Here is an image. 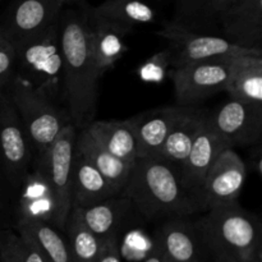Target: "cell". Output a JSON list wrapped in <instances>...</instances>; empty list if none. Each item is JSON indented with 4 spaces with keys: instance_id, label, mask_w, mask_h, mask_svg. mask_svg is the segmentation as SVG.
I'll list each match as a JSON object with an SVG mask.
<instances>
[{
    "instance_id": "6da1fadb",
    "label": "cell",
    "mask_w": 262,
    "mask_h": 262,
    "mask_svg": "<svg viewBox=\"0 0 262 262\" xmlns=\"http://www.w3.org/2000/svg\"><path fill=\"white\" fill-rule=\"evenodd\" d=\"M61 82L68 117L76 128L84 129L94 122L97 104V82L101 76L91 49L89 15L74 10L60 17Z\"/></svg>"
},
{
    "instance_id": "7a4b0ae2",
    "label": "cell",
    "mask_w": 262,
    "mask_h": 262,
    "mask_svg": "<svg viewBox=\"0 0 262 262\" xmlns=\"http://www.w3.org/2000/svg\"><path fill=\"white\" fill-rule=\"evenodd\" d=\"M120 193L147 219H178L200 210L182 184L178 169L161 158L137 159Z\"/></svg>"
},
{
    "instance_id": "3957f363",
    "label": "cell",
    "mask_w": 262,
    "mask_h": 262,
    "mask_svg": "<svg viewBox=\"0 0 262 262\" xmlns=\"http://www.w3.org/2000/svg\"><path fill=\"white\" fill-rule=\"evenodd\" d=\"M199 230L215 262H251L262 252L260 224L237 202L209 210Z\"/></svg>"
},
{
    "instance_id": "277c9868",
    "label": "cell",
    "mask_w": 262,
    "mask_h": 262,
    "mask_svg": "<svg viewBox=\"0 0 262 262\" xmlns=\"http://www.w3.org/2000/svg\"><path fill=\"white\" fill-rule=\"evenodd\" d=\"M9 84V95L37 158L49 150L71 119L46 92L33 89L15 74Z\"/></svg>"
},
{
    "instance_id": "5b68a950",
    "label": "cell",
    "mask_w": 262,
    "mask_h": 262,
    "mask_svg": "<svg viewBox=\"0 0 262 262\" xmlns=\"http://www.w3.org/2000/svg\"><path fill=\"white\" fill-rule=\"evenodd\" d=\"M15 50V76L48 94L61 82L60 18L45 32L20 43Z\"/></svg>"
},
{
    "instance_id": "8992f818",
    "label": "cell",
    "mask_w": 262,
    "mask_h": 262,
    "mask_svg": "<svg viewBox=\"0 0 262 262\" xmlns=\"http://www.w3.org/2000/svg\"><path fill=\"white\" fill-rule=\"evenodd\" d=\"M158 35L168 42L166 51L173 69L210 59L262 54L261 50L239 48L222 36L193 32L174 22L166 23Z\"/></svg>"
},
{
    "instance_id": "52a82bcc",
    "label": "cell",
    "mask_w": 262,
    "mask_h": 262,
    "mask_svg": "<svg viewBox=\"0 0 262 262\" xmlns=\"http://www.w3.org/2000/svg\"><path fill=\"white\" fill-rule=\"evenodd\" d=\"M76 137L77 128L69 123L49 150L36 158V168L45 177L55 200L56 211L53 225L60 230L66 228L72 209L71 179Z\"/></svg>"
},
{
    "instance_id": "ba28073f",
    "label": "cell",
    "mask_w": 262,
    "mask_h": 262,
    "mask_svg": "<svg viewBox=\"0 0 262 262\" xmlns=\"http://www.w3.org/2000/svg\"><path fill=\"white\" fill-rule=\"evenodd\" d=\"M234 58L210 59L173 69L170 77L177 105L193 106L207 97L224 92Z\"/></svg>"
},
{
    "instance_id": "9c48e42d",
    "label": "cell",
    "mask_w": 262,
    "mask_h": 262,
    "mask_svg": "<svg viewBox=\"0 0 262 262\" xmlns=\"http://www.w3.org/2000/svg\"><path fill=\"white\" fill-rule=\"evenodd\" d=\"M32 156V146L19 113L9 92L0 91V160L13 183H22Z\"/></svg>"
},
{
    "instance_id": "30bf717a",
    "label": "cell",
    "mask_w": 262,
    "mask_h": 262,
    "mask_svg": "<svg viewBox=\"0 0 262 262\" xmlns=\"http://www.w3.org/2000/svg\"><path fill=\"white\" fill-rule=\"evenodd\" d=\"M247 168L239 155L228 147L212 163L200 188L197 202L200 210L237 202L245 186Z\"/></svg>"
},
{
    "instance_id": "8fae6325",
    "label": "cell",
    "mask_w": 262,
    "mask_h": 262,
    "mask_svg": "<svg viewBox=\"0 0 262 262\" xmlns=\"http://www.w3.org/2000/svg\"><path fill=\"white\" fill-rule=\"evenodd\" d=\"M209 120L228 147L252 145L262 135V104L229 99L209 112Z\"/></svg>"
},
{
    "instance_id": "7c38bea8",
    "label": "cell",
    "mask_w": 262,
    "mask_h": 262,
    "mask_svg": "<svg viewBox=\"0 0 262 262\" xmlns=\"http://www.w3.org/2000/svg\"><path fill=\"white\" fill-rule=\"evenodd\" d=\"M61 5L59 0H17L0 30L15 49L55 23Z\"/></svg>"
},
{
    "instance_id": "4fadbf2b",
    "label": "cell",
    "mask_w": 262,
    "mask_h": 262,
    "mask_svg": "<svg viewBox=\"0 0 262 262\" xmlns=\"http://www.w3.org/2000/svg\"><path fill=\"white\" fill-rule=\"evenodd\" d=\"M225 148H228L227 143L211 125L207 112L206 119L192 143L188 156L179 168L182 184L186 191L196 199V201L207 170Z\"/></svg>"
},
{
    "instance_id": "5bb4252c",
    "label": "cell",
    "mask_w": 262,
    "mask_h": 262,
    "mask_svg": "<svg viewBox=\"0 0 262 262\" xmlns=\"http://www.w3.org/2000/svg\"><path fill=\"white\" fill-rule=\"evenodd\" d=\"M184 106H164L137 114L128 119L132 124L137 145V159L160 158L166 137Z\"/></svg>"
},
{
    "instance_id": "9a60e30c",
    "label": "cell",
    "mask_w": 262,
    "mask_h": 262,
    "mask_svg": "<svg viewBox=\"0 0 262 262\" xmlns=\"http://www.w3.org/2000/svg\"><path fill=\"white\" fill-rule=\"evenodd\" d=\"M222 31L234 45L262 51V0H235L223 18Z\"/></svg>"
},
{
    "instance_id": "2e32d148",
    "label": "cell",
    "mask_w": 262,
    "mask_h": 262,
    "mask_svg": "<svg viewBox=\"0 0 262 262\" xmlns=\"http://www.w3.org/2000/svg\"><path fill=\"white\" fill-rule=\"evenodd\" d=\"M117 194L119 192L81 154L74 150L71 179L72 207L83 209Z\"/></svg>"
},
{
    "instance_id": "e0dca14e",
    "label": "cell",
    "mask_w": 262,
    "mask_h": 262,
    "mask_svg": "<svg viewBox=\"0 0 262 262\" xmlns=\"http://www.w3.org/2000/svg\"><path fill=\"white\" fill-rule=\"evenodd\" d=\"M89 15L91 28V49L99 74L110 71L128 50L124 38L132 28Z\"/></svg>"
},
{
    "instance_id": "ac0fdd59",
    "label": "cell",
    "mask_w": 262,
    "mask_h": 262,
    "mask_svg": "<svg viewBox=\"0 0 262 262\" xmlns=\"http://www.w3.org/2000/svg\"><path fill=\"white\" fill-rule=\"evenodd\" d=\"M18 199V220L53 224L56 205L50 186L37 168L27 174L20 183Z\"/></svg>"
},
{
    "instance_id": "d6986e66",
    "label": "cell",
    "mask_w": 262,
    "mask_h": 262,
    "mask_svg": "<svg viewBox=\"0 0 262 262\" xmlns=\"http://www.w3.org/2000/svg\"><path fill=\"white\" fill-rule=\"evenodd\" d=\"M206 115L207 110L197 109L193 106H184L183 112L174 123L170 133L166 137L160 158L179 170L182 164L188 156L192 143L199 130L201 129Z\"/></svg>"
},
{
    "instance_id": "ffe728a7",
    "label": "cell",
    "mask_w": 262,
    "mask_h": 262,
    "mask_svg": "<svg viewBox=\"0 0 262 262\" xmlns=\"http://www.w3.org/2000/svg\"><path fill=\"white\" fill-rule=\"evenodd\" d=\"M74 150L81 154L118 192H122L129 178L132 164L112 155L96 142L86 129L77 132Z\"/></svg>"
},
{
    "instance_id": "44dd1931",
    "label": "cell",
    "mask_w": 262,
    "mask_h": 262,
    "mask_svg": "<svg viewBox=\"0 0 262 262\" xmlns=\"http://www.w3.org/2000/svg\"><path fill=\"white\" fill-rule=\"evenodd\" d=\"M225 92L232 100L262 104V54H245L233 59Z\"/></svg>"
},
{
    "instance_id": "7402d4cb",
    "label": "cell",
    "mask_w": 262,
    "mask_h": 262,
    "mask_svg": "<svg viewBox=\"0 0 262 262\" xmlns=\"http://www.w3.org/2000/svg\"><path fill=\"white\" fill-rule=\"evenodd\" d=\"M84 129L112 155L128 164L137 160L136 136L129 120H94Z\"/></svg>"
},
{
    "instance_id": "603a6c76",
    "label": "cell",
    "mask_w": 262,
    "mask_h": 262,
    "mask_svg": "<svg viewBox=\"0 0 262 262\" xmlns=\"http://www.w3.org/2000/svg\"><path fill=\"white\" fill-rule=\"evenodd\" d=\"M235 0H179L173 22L193 32L222 27L224 15Z\"/></svg>"
},
{
    "instance_id": "cb8c5ba5",
    "label": "cell",
    "mask_w": 262,
    "mask_h": 262,
    "mask_svg": "<svg viewBox=\"0 0 262 262\" xmlns=\"http://www.w3.org/2000/svg\"><path fill=\"white\" fill-rule=\"evenodd\" d=\"M130 201L125 197L99 202L92 206L78 209L79 216L84 227L100 241L105 242L107 239L117 237L118 229L122 225L125 215L129 211Z\"/></svg>"
},
{
    "instance_id": "d4e9b609",
    "label": "cell",
    "mask_w": 262,
    "mask_h": 262,
    "mask_svg": "<svg viewBox=\"0 0 262 262\" xmlns=\"http://www.w3.org/2000/svg\"><path fill=\"white\" fill-rule=\"evenodd\" d=\"M17 230L46 262H72L68 242L50 223L17 220Z\"/></svg>"
},
{
    "instance_id": "484cf974",
    "label": "cell",
    "mask_w": 262,
    "mask_h": 262,
    "mask_svg": "<svg viewBox=\"0 0 262 262\" xmlns=\"http://www.w3.org/2000/svg\"><path fill=\"white\" fill-rule=\"evenodd\" d=\"M156 245L164 257L171 262H201L197 250V235L189 223L173 219L156 234Z\"/></svg>"
},
{
    "instance_id": "4316f807",
    "label": "cell",
    "mask_w": 262,
    "mask_h": 262,
    "mask_svg": "<svg viewBox=\"0 0 262 262\" xmlns=\"http://www.w3.org/2000/svg\"><path fill=\"white\" fill-rule=\"evenodd\" d=\"M90 14L128 28L151 23L155 19L154 9L142 0H106L99 7L90 9Z\"/></svg>"
},
{
    "instance_id": "83f0119b",
    "label": "cell",
    "mask_w": 262,
    "mask_h": 262,
    "mask_svg": "<svg viewBox=\"0 0 262 262\" xmlns=\"http://www.w3.org/2000/svg\"><path fill=\"white\" fill-rule=\"evenodd\" d=\"M64 230L72 262H96L104 242L84 227L77 207L71 209Z\"/></svg>"
},
{
    "instance_id": "f1b7e54d",
    "label": "cell",
    "mask_w": 262,
    "mask_h": 262,
    "mask_svg": "<svg viewBox=\"0 0 262 262\" xmlns=\"http://www.w3.org/2000/svg\"><path fill=\"white\" fill-rule=\"evenodd\" d=\"M0 262H46L22 237L13 232L0 233Z\"/></svg>"
},
{
    "instance_id": "f546056e",
    "label": "cell",
    "mask_w": 262,
    "mask_h": 262,
    "mask_svg": "<svg viewBox=\"0 0 262 262\" xmlns=\"http://www.w3.org/2000/svg\"><path fill=\"white\" fill-rule=\"evenodd\" d=\"M170 67L169 61V54L166 49L154 54L148 58L142 66L138 68V77L143 82H151V83H160L165 77L166 71Z\"/></svg>"
},
{
    "instance_id": "4dcf8cb0",
    "label": "cell",
    "mask_w": 262,
    "mask_h": 262,
    "mask_svg": "<svg viewBox=\"0 0 262 262\" xmlns=\"http://www.w3.org/2000/svg\"><path fill=\"white\" fill-rule=\"evenodd\" d=\"M15 71V50L0 30V91L12 81Z\"/></svg>"
},
{
    "instance_id": "1f68e13d",
    "label": "cell",
    "mask_w": 262,
    "mask_h": 262,
    "mask_svg": "<svg viewBox=\"0 0 262 262\" xmlns=\"http://www.w3.org/2000/svg\"><path fill=\"white\" fill-rule=\"evenodd\" d=\"M96 262H122V255H120L117 237L105 241Z\"/></svg>"
},
{
    "instance_id": "d6a6232c",
    "label": "cell",
    "mask_w": 262,
    "mask_h": 262,
    "mask_svg": "<svg viewBox=\"0 0 262 262\" xmlns=\"http://www.w3.org/2000/svg\"><path fill=\"white\" fill-rule=\"evenodd\" d=\"M251 262H262V252L258 253V255L256 256V257L253 258V260L251 261Z\"/></svg>"
},
{
    "instance_id": "836d02e7",
    "label": "cell",
    "mask_w": 262,
    "mask_h": 262,
    "mask_svg": "<svg viewBox=\"0 0 262 262\" xmlns=\"http://www.w3.org/2000/svg\"><path fill=\"white\" fill-rule=\"evenodd\" d=\"M59 2H60L61 4H64V3H67V2H71V0H59Z\"/></svg>"
},
{
    "instance_id": "e575fe53",
    "label": "cell",
    "mask_w": 262,
    "mask_h": 262,
    "mask_svg": "<svg viewBox=\"0 0 262 262\" xmlns=\"http://www.w3.org/2000/svg\"><path fill=\"white\" fill-rule=\"evenodd\" d=\"M2 169H3V165H2V160H0V174H2Z\"/></svg>"
},
{
    "instance_id": "d590c367",
    "label": "cell",
    "mask_w": 262,
    "mask_h": 262,
    "mask_svg": "<svg viewBox=\"0 0 262 262\" xmlns=\"http://www.w3.org/2000/svg\"><path fill=\"white\" fill-rule=\"evenodd\" d=\"M163 262H171V261H169L168 258H165V257H164V261H163Z\"/></svg>"
}]
</instances>
